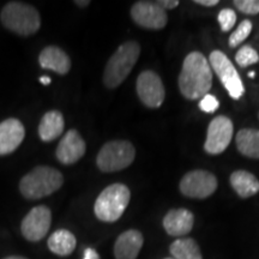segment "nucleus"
<instances>
[{"label": "nucleus", "mask_w": 259, "mask_h": 259, "mask_svg": "<svg viewBox=\"0 0 259 259\" xmlns=\"http://www.w3.org/2000/svg\"><path fill=\"white\" fill-rule=\"evenodd\" d=\"M212 85V72L209 61L199 52L185 58L179 76V89L186 99L200 100L209 94Z\"/></svg>", "instance_id": "1"}, {"label": "nucleus", "mask_w": 259, "mask_h": 259, "mask_svg": "<svg viewBox=\"0 0 259 259\" xmlns=\"http://www.w3.org/2000/svg\"><path fill=\"white\" fill-rule=\"evenodd\" d=\"M64 176L56 168L38 166L22 178L19 192L25 199H41L57 192L63 186Z\"/></svg>", "instance_id": "2"}, {"label": "nucleus", "mask_w": 259, "mask_h": 259, "mask_svg": "<svg viewBox=\"0 0 259 259\" xmlns=\"http://www.w3.org/2000/svg\"><path fill=\"white\" fill-rule=\"evenodd\" d=\"M139 54H141V46L138 42L128 41L119 46L118 50L109 58L103 72V84L107 88H118L127 78L137 63Z\"/></svg>", "instance_id": "3"}, {"label": "nucleus", "mask_w": 259, "mask_h": 259, "mask_svg": "<svg viewBox=\"0 0 259 259\" xmlns=\"http://www.w3.org/2000/svg\"><path fill=\"white\" fill-rule=\"evenodd\" d=\"M0 21L10 31L19 36L36 34L41 27L40 14L32 5L21 2H10L2 10Z\"/></svg>", "instance_id": "4"}, {"label": "nucleus", "mask_w": 259, "mask_h": 259, "mask_svg": "<svg viewBox=\"0 0 259 259\" xmlns=\"http://www.w3.org/2000/svg\"><path fill=\"white\" fill-rule=\"evenodd\" d=\"M131 192L124 184L107 186L94 204V212L100 221L113 223L121 218L127 208Z\"/></svg>", "instance_id": "5"}, {"label": "nucleus", "mask_w": 259, "mask_h": 259, "mask_svg": "<svg viewBox=\"0 0 259 259\" xmlns=\"http://www.w3.org/2000/svg\"><path fill=\"white\" fill-rule=\"evenodd\" d=\"M135 157L136 149L128 141H111L100 149L96 164L101 171L113 173L127 168Z\"/></svg>", "instance_id": "6"}, {"label": "nucleus", "mask_w": 259, "mask_h": 259, "mask_svg": "<svg viewBox=\"0 0 259 259\" xmlns=\"http://www.w3.org/2000/svg\"><path fill=\"white\" fill-rule=\"evenodd\" d=\"M209 64H211V67L219 76L229 96L234 100L240 99L245 93L244 84L228 57L221 51H213L212 53H210Z\"/></svg>", "instance_id": "7"}, {"label": "nucleus", "mask_w": 259, "mask_h": 259, "mask_svg": "<svg viewBox=\"0 0 259 259\" xmlns=\"http://www.w3.org/2000/svg\"><path fill=\"white\" fill-rule=\"evenodd\" d=\"M218 189V179L208 170L189 171L180 181V191L190 198H208Z\"/></svg>", "instance_id": "8"}, {"label": "nucleus", "mask_w": 259, "mask_h": 259, "mask_svg": "<svg viewBox=\"0 0 259 259\" xmlns=\"http://www.w3.org/2000/svg\"><path fill=\"white\" fill-rule=\"evenodd\" d=\"M52 223V211L46 205H37L24 216L21 232L28 241L37 242L47 235Z\"/></svg>", "instance_id": "9"}, {"label": "nucleus", "mask_w": 259, "mask_h": 259, "mask_svg": "<svg viewBox=\"0 0 259 259\" xmlns=\"http://www.w3.org/2000/svg\"><path fill=\"white\" fill-rule=\"evenodd\" d=\"M136 88L139 100L148 108H158L163 103L166 96L163 83L154 71H143L139 74Z\"/></svg>", "instance_id": "10"}, {"label": "nucleus", "mask_w": 259, "mask_h": 259, "mask_svg": "<svg viewBox=\"0 0 259 259\" xmlns=\"http://www.w3.org/2000/svg\"><path fill=\"white\" fill-rule=\"evenodd\" d=\"M233 137V122L227 116H218L209 124L204 149L208 154L219 155L223 153Z\"/></svg>", "instance_id": "11"}, {"label": "nucleus", "mask_w": 259, "mask_h": 259, "mask_svg": "<svg viewBox=\"0 0 259 259\" xmlns=\"http://www.w3.org/2000/svg\"><path fill=\"white\" fill-rule=\"evenodd\" d=\"M131 17L139 27L158 30L166 27L168 16L157 2H137L131 8Z\"/></svg>", "instance_id": "12"}, {"label": "nucleus", "mask_w": 259, "mask_h": 259, "mask_svg": "<svg viewBox=\"0 0 259 259\" xmlns=\"http://www.w3.org/2000/svg\"><path fill=\"white\" fill-rule=\"evenodd\" d=\"M87 151V144L77 130H69L58 144L56 150L57 160L65 166L78 162Z\"/></svg>", "instance_id": "13"}, {"label": "nucleus", "mask_w": 259, "mask_h": 259, "mask_svg": "<svg viewBox=\"0 0 259 259\" xmlns=\"http://www.w3.org/2000/svg\"><path fill=\"white\" fill-rule=\"evenodd\" d=\"M24 137V125L18 119L10 118L0 122V156L14 153Z\"/></svg>", "instance_id": "14"}, {"label": "nucleus", "mask_w": 259, "mask_h": 259, "mask_svg": "<svg viewBox=\"0 0 259 259\" xmlns=\"http://www.w3.org/2000/svg\"><path fill=\"white\" fill-rule=\"evenodd\" d=\"M144 244L143 234L137 229H128L116 239L114 244L115 259H137Z\"/></svg>", "instance_id": "15"}, {"label": "nucleus", "mask_w": 259, "mask_h": 259, "mask_svg": "<svg viewBox=\"0 0 259 259\" xmlns=\"http://www.w3.org/2000/svg\"><path fill=\"white\" fill-rule=\"evenodd\" d=\"M194 218L190 210L171 209L163 219V228L170 236H184L192 231Z\"/></svg>", "instance_id": "16"}, {"label": "nucleus", "mask_w": 259, "mask_h": 259, "mask_svg": "<svg viewBox=\"0 0 259 259\" xmlns=\"http://www.w3.org/2000/svg\"><path fill=\"white\" fill-rule=\"evenodd\" d=\"M40 66L45 70H51L59 74H66L71 70V60L69 56L60 47L51 46L45 47L38 56Z\"/></svg>", "instance_id": "17"}, {"label": "nucleus", "mask_w": 259, "mask_h": 259, "mask_svg": "<svg viewBox=\"0 0 259 259\" xmlns=\"http://www.w3.org/2000/svg\"><path fill=\"white\" fill-rule=\"evenodd\" d=\"M64 128L65 120L63 113L59 111H50L42 116L37 130L41 141L53 142L63 135Z\"/></svg>", "instance_id": "18"}, {"label": "nucleus", "mask_w": 259, "mask_h": 259, "mask_svg": "<svg viewBox=\"0 0 259 259\" xmlns=\"http://www.w3.org/2000/svg\"><path fill=\"white\" fill-rule=\"evenodd\" d=\"M47 246L54 254L65 257L70 255L77 246V239L67 229H58L48 238Z\"/></svg>", "instance_id": "19"}, {"label": "nucleus", "mask_w": 259, "mask_h": 259, "mask_svg": "<svg viewBox=\"0 0 259 259\" xmlns=\"http://www.w3.org/2000/svg\"><path fill=\"white\" fill-rule=\"evenodd\" d=\"M231 185L241 198H248L259 192V180L246 170H236L231 176Z\"/></svg>", "instance_id": "20"}, {"label": "nucleus", "mask_w": 259, "mask_h": 259, "mask_svg": "<svg viewBox=\"0 0 259 259\" xmlns=\"http://www.w3.org/2000/svg\"><path fill=\"white\" fill-rule=\"evenodd\" d=\"M236 147L244 156L259 158V130L242 128L236 135Z\"/></svg>", "instance_id": "21"}, {"label": "nucleus", "mask_w": 259, "mask_h": 259, "mask_svg": "<svg viewBox=\"0 0 259 259\" xmlns=\"http://www.w3.org/2000/svg\"><path fill=\"white\" fill-rule=\"evenodd\" d=\"M169 252L174 259H203L199 246L191 238H179L170 245Z\"/></svg>", "instance_id": "22"}, {"label": "nucleus", "mask_w": 259, "mask_h": 259, "mask_svg": "<svg viewBox=\"0 0 259 259\" xmlns=\"http://www.w3.org/2000/svg\"><path fill=\"white\" fill-rule=\"evenodd\" d=\"M235 60L241 67H247L250 65L258 63L259 56L253 47L248 46V45H244L238 51V53H236Z\"/></svg>", "instance_id": "23"}, {"label": "nucleus", "mask_w": 259, "mask_h": 259, "mask_svg": "<svg viewBox=\"0 0 259 259\" xmlns=\"http://www.w3.org/2000/svg\"><path fill=\"white\" fill-rule=\"evenodd\" d=\"M251 31H252L251 22L248 21V19L242 21L241 23L239 24V27L236 28V30L231 35V37H229V46L231 47L239 46V45L242 44L246 38L250 36Z\"/></svg>", "instance_id": "24"}, {"label": "nucleus", "mask_w": 259, "mask_h": 259, "mask_svg": "<svg viewBox=\"0 0 259 259\" xmlns=\"http://www.w3.org/2000/svg\"><path fill=\"white\" fill-rule=\"evenodd\" d=\"M236 22V14L232 9H223L219 14V23L221 25L222 31H229L234 27Z\"/></svg>", "instance_id": "25"}, {"label": "nucleus", "mask_w": 259, "mask_h": 259, "mask_svg": "<svg viewBox=\"0 0 259 259\" xmlns=\"http://www.w3.org/2000/svg\"><path fill=\"white\" fill-rule=\"evenodd\" d=\"M235 8L242 14L257 15L259 14V2L258 0H235Z\"/></svg>", "instance_id": "26"}, {"label": "nucleus", "mask_w": 259, "mask_h": 259, "mask_svg": "<svg viewBox=\"0 0 259 259\" xmlns=\"http://www.w3.org/2000/svg\"><path fill=\"white\" fill-rule=\"evenodd\" d=\"M220 107L219 100L211 94H206L199 101V108L205 113H213Z\"/></svg>", "instance_id": "27"}, {"label": "nucleus", "mask_w": 259, "mask_h": 259, "mask_svg": "<svg viewBox=\"0 0 259 259\" xmlns=\"http://www.w3.org/2000/svg\"><path fill=\"white\" fill-rule=\"evenodd\" d=\"M157 4L163 10H173L179 5V2L178 0H160L157 2Z\"/></svg>", "instance_id": "28"}, {"label": "nucleus", "mask_w": 259, "mask_h": 259, "mask_svg": "<svg viewBox=\"0 0 259 259\" xmlns=\"http://www.w3.org/2000/svg\"><path fill=\"white\" fill-rule=\"evenodd\" d=\"M83 259H100V255L92 247H88L84 250Z\"/></svg>", "instance_id": "29"}, {"label": "nucleus", "mask_w": 259, "mask_h": 259, "mask_svg": "<svg viewBox=\"0 0 259 259\" xmlns=\"http://www.w3.org/2000/svg\"><path fill=\"white\" fill-rule=\"evenodd\" d=\"M194 3L203 6H215L219 4V0H194Z\"/></svg>", "instance_id": "30"}, {"label": "nucleus", "mask_w": 259, "mask_h": 259, "mask_svg": "<svg viewBox=\"0 0 259 259\" xmlns=\"http://www.w3.org/2000/svg\"><path fill=\"white\" fill-rule=\"evenodd\" d=\"M40 82L42 84H45V85H48V84L51 83V78H50V77L44 76V77H41V78H40Z\"/></svg>", "instance_id": "31"}, {"label": "nucleus", "mask_w": 259, "mask_h": 259, "mask_svg": "<svg viewBox=\"0 0 259 259\" xmlns=\"http://www.w3.org/2000/svg\"><path fill=\"white\" fill-rule=\"evenodd\" d=\"M74 4L84 8V6H88L90 4V2H79V0H77V2H74Z\"/></svg>", "instance_id": "32"}, {"label": "nucleus", "mask_w": 259, "mask_h": 259, "mask_svg": "<svg viewBox=\"0 0 259 259\" xmlns=\"http://www.w3.org/2000/svg\"><path fill=\"white\" fill-rule=\"evenodd\" d=\"M4 259H28V258L22 257V255H10V257H6Z\"/></svg>", "instance_id": "33"}, {"label": "nucleus", "mask_w": 259, "mask_h": 259, "mask_svg": "<svg viewBox=\"0 0 259 259\" xmlns=\"http://www.w3.org/2000/svg\"><path fill=\"white\" fill-rule=\"evenodd\" d=\"M254 76H255L254 71H251V72H250V73H248V77H251V78H254Z\"/></svg>", "instance_id": "34"}, {"label": "nucleus", "mask_w": 259, "mask_h": 259, "mask_svg": "<svg viewBox=\"0 0 259 259\" xmlns=\"http://www.w3.org/2000/svg\"><path fill=\"white\" fill-rule=\"evenodd\" d=\"M163 259H174V258H171V257H170V258H163Z\"/></svg>", "instance_id": "35"}]
</instances>
